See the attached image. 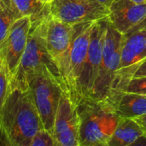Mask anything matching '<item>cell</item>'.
<instances>
[{"instance_id":"ac0fdd59","label":"cell","mask_w":146,"mask_h":146,"mask_svg":"<svg viewBox=\"0 0 146 146\" xmlns=\"http://www.w3.org/2000/svg\"><path fill=\"white\" fill-rule=\"evenodd\" d=\"M30 146H56V142L52 134L45 128H42L33 137Z\"/></svg>"},{"instance_id":"2e32d148","label":"cell","mask_w":146,"mask_h":146,"mask_svg":"<svg viewBox=\"0 0 146 146\" xmlns=\"http://www.w3.org/2000/svg\"><path fill=\"white\" fill-rule=\"evenodd\" d=\"M11 3L18 18L28 16L33 23L50 15V4L41 0H11Z\"/></svg>"},{"instance_id":"603a6c76","label":"cell","mask_w":146,"mask_h":146,"mask_svg":"<svg viewBox=\"0 0 146 146\" xmlns=\"http://www.w3.org/2000/svg\"><path fill=\"white\" fill-rule=\"evenodd\" d=\"M134 120L139 123V125L142 127L145 134H146V115L139 116L137 118H134Z\"/></svg>"},{"instance_id":"8fae6325","label":"cell","mask_w":146,"mask_h":146,"mask_svg":"<svg viewBox=\"0 0 146 146\" xmlns=\"http://www.w3.org/2000/svg\"><path fill=\"white\" fill-rule=\"evenodd\" d=\"M79 129L76 105L65 92L61 98L51 133L56 146H79Z\"/></svg>"},{"instance_id":"4fadbf2b","label":"cell","mask_w":146,"mask_h":146,"mask_svg":"<svg viewBox=\"0 0 146 146\" xmlns=\"http://www.w3.org/2000/svg\"><path fill=\"white\" fill-rule=\"evenodd\" d=\"M108 21L121 34H124L146 20V2L114 0L109 7Z\"/></svg>"},{"instance_id":"cb8c5ba5","label":"cell","mask_w":146,"mask_h":146,"mask_svg":"<svg viewBox=\"0 0 146 146\" xmlns=\"http://www.w3.org/2000/svg\"><path fill=\"white\" fill-rule=\"evenodd\" d=\"M132 146H146V134L141 135Z\"/></svg>"},{"instance_id":"277c9868","label":"cell","mask_w":146,"mask_h":146,"mask_svg":"<svg viewBox=\"0 0 146 146\" xmlns=\"http://www.w3.org/2000/svg\"><path fill=\"white\" fill-rule=\"evenodd\" d=\"M121 37L122 34L108 21L104 40L102 62L91 98L110 102L115 97L121 59Z\"/></svg>"},{"instance_id":"5b68a950","label":"cell","mask_w":146,"mask_h":146,"mask_svg":"<svg viewBox=\"0 0 146 146\" xmlns=\"http://www.w3.org/2000/svg\"><path fill=\"white\" fill-rule=\"evenodd\" d=\"M27 90L44 128L51 133L57 108L65 92L63 86L48 70H44L31 78Z\"/></svg>"},{"instance_id":"7402d4cb","label":"cell","mask_w":146,"mask_h":146,"mask_svg":"<svg viewBox=\"0 0 146 146\" xmlns=\"http://www.w3.org/2000/svg\"><path fill=\"white\" fill-rule=\"evenodd\" d=\"M0 146H11L8 138H7V135L3 128L1 120H0Z\"/></svg>"},{"instance_id":"d4e9b609","label":"cell","mask_w":146,"mask_h":146,"mask_svg":"<svg viewBox=\"0 0 146 146\" xmlns=\"http://www.w3.org/2000/svg\"><path fill=\"white\" fill-rule=\"evenodd\" d=\"M98 2H100L101 3H103L104 6H106V7H110V5H111V3H113V1L114 0H98Z\"/></svg>"},{"instance_id":"484cf974","label":"cell","mask_w":146,"mask_h":146,"mask_svg":"<svg viewBox=\"0 0 146 146\" xmlns=\"http://www.w3.org/2000/svg\"><path fill=\"white\" fill-rule=\"evenodd\" d=\"M43 3H46V4H50V2L52 1V0H41Z\"/></svg>"},{"instance_id":"7c38bea8","label":"cell","mask_w":146,"mask_h":146,"mask_svg":"<svg viewBox=\"0 0 146 146\" xmlns=\"http://www.w3.org/2000/svg\"><path fill=\"white\" fill-rule=\"evenodd\" d=\"M76 25H70L51 17L50 15L44 19V37L46 48L55 60L59 68L64 63L70 49Z\"/></svg>"},{"instance_id":"ba28073f","label":"cell","mask_w":146,"mask_h":146,"mask_svg":"<svg viewBox=\"0 0 146 146\" xmlns=\"http://www.w3.org/2000/svg\"><path fill=\"white\" fill-rule=\"evenodd\" d=\"M50 15L62 22L77 25L108 18L110 9L98 0H52Z\"/></svg>"},{"instance_id":"ffe728a7","label":"cell","mask_w":146,"mask_h":146,"mask_svg":"<svg viewBox=\"0 0 146 146\" xmlns=\"http://www.w3.org/2000/svg\"><path fill=\"white\" fill-rule=\"evenodd\" d=\"M9 92V79L0 62V110Z\"/></svg>"},{"instance_id":"9a60e30c","label":"cell","mask_w":146,"mask_h":146,"mask_svg":"<svg viewBox=\"0 0 146 146\" xmlns=\"http://www.w3.org/2000/svg\"><path fill=\"white\" fill-rule=\"evenodd\" d=\"M143 134L142 127L134 119L121 118L108 146H132Z\"/></svg>"},{"instance_id":"30bf717a","label":"cell","mask_w":146,"mask_h":146,"mask_svg":"<svg viewBox=\"0 0 146 146\" xmlns=\"http://www.w3.org/2000/svg\"><path fill=\"white\" fill-rule=\"evenodd\" d=\"M32 24L28 16L18 18L0 44V62L9 80L15 74L25 51Z\"/></svg>"},{"instance_id":"e0dca14e","label":"cell","mask_w":146,"mask_h":146,"mask_svg":"<svg viewBox=\"0 0 146 146\" xmlns=\"http://www.w3.org/2000/svg\"><path fill=\"white\" fill-rule=\"evenodd\" d=\"M17 19L11 0H0V44Z\"/></svg>"},{"instance_id":"9c48e42d","label":"cell","mask_w":146,"mask_h":146,"mask_svg":"<svg viewBox=\"0 0 146 146\" xmlns=\"http://www.w3.org/2000/svg\"><path fill=\"white\" fill-rule=\"evenodd\" d=\"M108 18L95 21L89 41L86 61L78 83V102L82 98L91 97L102 62L104 40L107 29Z\"/></svg>"},{"instance_id":"7a4b0ae2","label":"cell","mask_w":146,"mask_h":146,"mask_svg":"<svg viewBox=\"0 0 146 146\" xmlns=\"http://www.w3.org/2000/svg\"><path fill=\"white\" fill-rule=\"evenodd\" d=\"M79 118V146H108L121 117L111 103L91 97L76 104Z\"/></svg>"},{"instance_id":"44dd1931","label":"cell","mask_w":146,"mask_h":146,"mask_svg":"<svg viewBox=\"0 0 146 146\" xmlns=\"http://www.w3.org/2000/svg\"><path fill=\"white\" fill-rule=\"evenodd\" d=\"M146 76V59H145L140 65L138 67L137 70L135 71L133 77V78H137V77H145Z\"/></svg>"},{"instance_id":"5bb4252c","label":"cell","mask_w":146,"mask_h":146,"mask_svg":"<svg viewBox=\"0 0 146 146\" xmlns=\"http://www.w3.org/2000/svg\"><path fill=\"white\" fill-rule=\"evenodd\" d=\"M121 118L134 119L146 115V95L122 92L110 102Z\"/></svg>"},{"instance_id":"52a82bcc","label":"cell","mask_w":146,"mask_h":146,"mask_svg":"<svg viewBox=\"0 0 146 146\" xmlns=\"http://www.w3.org/2000/svg\"><path fill=\"white\" fill-rule=\"evenodd\" d=\"M145 59H146V20L129 32L122 34L115 97L125 91L127 83L133 79L138 67Z\"/></svg>"},{"instance_id":"8992f818","label":"cell","mask_w":146,"mask_h":146,"mask_svg":"<svg viewBox=\"0 0 146 146\" xmlns=\"http://www.w3.org/2000/svg\"><path fill=\"white\" fill-rule=\"evenodd\" d=\"M94 22H86L76 25L75 33L63 65L60 68L66 92L73 102H78V83L86 61L91 33Z\"/></svg>"},{"instance_id":"d6986e66","label":"cell","mask_w":146,"mask_h":146,"mask_svg":"<svg viewBox=\"0 0 146 146\" xmlns=\"http://www.w3.org/2000/svg\"><path fill=\"white\" fill-rule=\"evenodd\" d=\"M124 92L146 95V76L131 79L127 83Z\"/></svg>"},{"instance_id":"3957f363","label":"cell","mask_w":146,"mask_h":146,"mask_svg":"<svg viewBox=\"0 0 146 146\" xmlns=\"http://www.w3.org/2000/svg\"><path fill=\"white\" fill-rule=\"evenodd\" d=\"M44 19L32 24L25 51L15 74L9 80V91L14 89L27 91L31 78L44 70H48L64 88L57 64L45 45L44 37Z\"/></svg>"},{"instance_id":"6da1fadb","label":"cell","mask_w":146,"mask_h":146,"mask_svg":"<svg viewBox=\"0 0 146 146\" xmlns=\"http://www.w3.org/2000/svg\"><path fill=\"white\" fill-rule=\"evenodd\" d=\"M3 128L11 146H30L35 133L44 128L28 90H10L0 110Z\"/></svg>"},{"instance_id":"4316f807","label":"cell","mask_w":146,"mask_h":146,"mask_svg":"<svg viewBox=\"0 0 146 146\" xmlns=\"http://www.w3.org/2000/svg\"><path fill=\"white\" fill-rule=\"evenodd\" d=\"M134 2H137V3H145L146 0H133Z\"/></svg>"}]
</instances>
